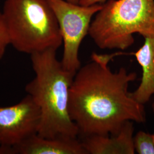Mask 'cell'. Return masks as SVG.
<instances>
[{
	"label": "cell",
	"instance_id": "1",
	"mask_svg": "<svg viewBox=\"0 0 154 154\" xmlns=\"http://www.w3.org/2000/svg\"><path fill=\"white\" fill-rule=\"evenodd\" d=\"M122 51L111 54L94 53L92 61L81 66L74 75L69 92V111L79 137L115 135L128 121L144 123V105L128 91L137 75L122 67L113 72L109 64Z\"/></svg>",
	"mask_w": 154,
	"mask_h": 154
},
{
	"label": "cell",
	"instance_id": "2",
	"mask_svg": "<svg viewBox=\"0 0 154 154\" xmlns=\"http://www.w3.org/2000/svg\"><path fill=\"white\" fill-rule=\"evenodd\" d=\"M35 76L25 90L38 107L41 119L37 134L49 138H78L79 131L69 111V92L74 74L57 57V50L30 55Z\"/></svg>",
	"mask_w": 154,
	"mask_h": 154
},
{
	"label": "cell",
	"instance_id": "3",
	"mask_svg": "<svg viewBox=\"0 0 154 154\" xmlns=\"http://www.w3.org/2000/svg\"><path fill=\"white\" fill-rule=\"evenodd\" d=\"M135 33L154 37V0H108L88 32L100 49L121 50L133 45Z\"/></svg>",
	"mask_w": 154,
	"mask_h": 154
},
{
	"label": "cell",
	"instance_id": "4",
	"mask_svg": "<svg viewBox=\"0 0 154 154\" xmlns=\"http://www.w3.org/2000/svg\"><path fill=\"white\" fill-rule=\"evenodd\" d=\"M2 14L11 45L30 55L62 45L60 29L48 0H5Z\"/></svg>",
	"mask_w": 154,
	"mask_h": 154
},
{
	"label": "cell",
	"instance_id": "5",
	"mask_svg": "<svg viewBox=\"0 0 154 154\" xmlns=\"http://www.w3.org/2000/svg\"><path fill=\"white\" fill-rule=\"evenodd\" d=\"M55 14L63 44L61 60L66 70L75 74L81 67L79 48L88 34L92 19L102 9L103 4L84 6L65 0H48Z\"/></svg>",
	"mask_w": 154,
	"mask_h": 154
},
{
	"label": "cell",
	"instance_id": "6",
	"mask_svg": "<svg viewBox=\"0 0 154 154\" xmlns=\"http://www.w3.org/2000/svg\"><path fill=\"white\" fill-rule=\"evenodd\" d=\"M40 119L38 107L28 94L16 105L0 107V154L37 134Z\"/></svg>",
	"mask_w": 154,
	"mask_h": 154
},
{
	"label": "cell",
	"instance_id": "7",
	"mask_svg": "<svg viewBox=\"0 0 154 154\" xmlns=\"http://www.w3.org/2000/svg\"><path fill=\"white\" fill-rule=\"evenodd\" d=\"M133 122H126L115 135H94L82 138L87 154H134Z\"/></svg>",
	"mask_w": 154,
	"mask_h": 154
},
{
	"label": "cell",
	"instance_id": "8",
	"mask_svg": "<svg viewBox=\"0 0 154 154\" xmlns=\"http://www.w3.org/2000/svg\"><path fill=\"white\" fill-rule=\"evenodd\" d=\"M7 154H87L78 138H45L37 134L9 149Z\"/></svg>",
	"mask_w": 154,
	"mask_h": 154
},
{
	"label": "cell",
	"instance_id": "9",
	"mask_svg": "<svg viewBox=\"0 0 154 154\" xmlns=\"http://www.w3.org/2000/svg\"><path fill=\"white\" fill-rule=\"evenodd\" d=\"M144 38L143 45L136 52L131 53L141 67L142 73L139 86L130 94L142 105L149 102L154 95V37Z\"/></svg>",
	"mask_w": 154,
	"mask_h": 154
},
{
	"label": "cell",
	"instance_id": "10",
	"mask_svg": "<svg viewBox=\"0 0 154 154\" xmlns=\"http://www.w3.org/2000/svg\"><path fill=\"white\" fill-rule=\"evenodd\" d=\"M135 151L139 154H154V140L152 134L139 131L134 136Z\"/></svg>",
	"mask_w": 154,
	"mask_h": 154
},
{
	"label": "cell",
	"instance_id": "11",
	"mask_svg": "<svg viewBox=\"0 0 154 154\" xmlns=\"http://www.w3.org/2000/svg\"><path fill=\"white\" fill-rule=\"evenodd\" d=\"M9 45H11L9 33L2 13L0 11V60L5 55Z\"/></svg>",
	"mask_w": 154,
	"mask_h": 154
},
{
	"label": "cell",
	"instance_id": "12",
	"mask_svg": "<svg viewBox=\"0 0 154 154\" xmlns=\"http://www.w3.org/2000/svg\"><path fill=\"white\" fill-rule=\"evenodd\" d=\"M108 0H81L79 2L80 5L90 6L96 4H103Z\"/></svg>",
	"mask_w": 154,
	"mask_h": 154
},
{
	"label": "cell",
	"instance_id": "13",
	"mask_svg": "<svg viewBox=\"0 0 154 154\" xmlns=\"http://www.w3.org/2000/svg\"><path fill=\"white\" fill-rule=\"evenodd\" d=\"M66 1L72 2V3H74V4H79L81 0H65Z\"/></svg>",
	"mask_w": 154,
	"mask_h": 154
},
{
	"label": "cell",
	"instance_id": "14",
	"mask_svg": "<svg viewBox=\"0 0 154 154\" xmlns=\"http://www.w3.org/2000/svg\"><path fill=\"white\" fill-rule=\"evenodd\" d=\"M151 107H152V111H153V112H154V100H153V102H152V105H151ZM152 136H153V139H154V134H152Z\"/></svg>",
	"mask_w": 154,
	"mask_h": 154
}]
</instances>
